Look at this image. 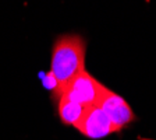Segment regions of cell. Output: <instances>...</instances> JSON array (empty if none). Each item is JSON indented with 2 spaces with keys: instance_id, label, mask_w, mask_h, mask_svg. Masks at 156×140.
I'll use <instances>...</instances> for the list:
<instances>
[{
  "instance_id": "6da1fadb",
  "label": "cell",
  "mask_w": 156,
  "mask_h": 140,
  "mask_svg": "<svg viewBox=\"0 0 156 140\" xmlns=\"http://www.w3.org/2000/svg\"><path fill=\"white\" fill-rule=\"evenodd\" d=\"M87 42L81 35L66 34L55 41L52 49L50 70L45 83L52 88L53 98H57L75 76L85 70Z\"/></svg>"
},
{
  "instance_id": "7a4b0ae2",
  "label": "cell",
  "mask_w": 156,
  "mask_h": 140,
  "mask_svg": "<svg viewBox=\"0 0 156 140\" xmlns=\"http://www.w3.org/2000/svg\"><path fill=\"white\" fill-rule=\"evenodd\" d=\"M105 90L106 87L102 83H99L94 76H91L87 70H84L66 85V88L60 95L66 97L67 100L75 102V104L89 108L98 105Z\"/></svg>"
},
{
  "instance_id": "3957f363",
  "label": "cell",
  "mask_w": 156,
  "mask_h": 140,
  "mask_svg": "<svg viewBox=\"0 0 156 140\" xmlns=\"http://www.w3.org/2000/svg\"><path fill=\"white\" fill-rule=\"evenodd\" d=\"M96 107L101 108L103 114L109 118V121L112 122L116 132H121L136 119L130 104L123 97L109 90L107 87Z\"/></svg>"
},
{
  "instance_id": "277c9868",
  "label": "cell",
  "mask_w": 156,
  "mask_h": 140,
  "mask_svg": "<svg viewBox=\"0 0 156 140\" xmlns=\"http://www.w3.org/2000/svg\"><path fill=\"white\" fill-rule=\"evenodd\" d=\"M75 129L81 134H84L85 137L94 140L103 139V137L116 132L112 122L109 121V118L96 105L87 108L84 116H82L81 121L78 122Z\"/></svg>"
},
{
  "instance_id": "5b68a950",
  "label": "cell",
  "mask_w": 156,
  "mask_h": 140,
  "mask_svg": "<svg viewBox=\"0 0 156 140\" xmlns=\"http://www.w3.org/2000/svg\"><path fill=\"white\" fill-rule=\"evenodd\" d=\"M56 104H57V114L60 121L64 125H68V126L73 127L77 126L78 122L81 121L82 116H84L85 111H87L85 107L70 101L63 95L56 98Z\"/></svg>"
}]
</instances>
